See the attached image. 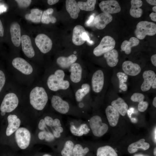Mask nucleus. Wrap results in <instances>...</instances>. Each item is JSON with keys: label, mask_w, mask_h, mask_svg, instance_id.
Returning <instances> with one entry per match:
<instances>
[{"label": "nucleus", "mask_w": 156, "mask_h": 156, "mask_svg": "<svg viewBox=\"0 0 156 156\" xmlns=\"http://www.w3.org/2000/svg\"><path fill=\"white\" fill-rule=\"evenodd\" d=\"M44 68L41 80L49 93L75 100L68 76L65 71L54 64L45 65Z\"/></svg>", "instance_id": "1"}, {"label": "nucleus", "mask_w": 156, "mask_h": 156, "mask_svg": "<svg viewBox=\"0 0 156 156\" xmlns=\"http://www.w3.org/2000/svg\"><path fill=\"white\" fill-rule=\"evenodd\" d=\"M10 70L12 79L24 87L31 86L41 78L43 70L40 66L20 56L11 54Z\"/></svg>", "instance_id": "2"}, {"label": "nucleus", "mask_w": 156, "mask_h": 156, "mask_svg": "<svg viewBox=\"0 0 156 156\" xmlns=\"http://www.w3.org/2000/svg\"><path fill=\"white\" fill-rule=\"evenodd\" d=\"M23 98L28 100L34 109L41 111L48 104L50 93L40 79L30 86L24 87Z\"/></svg>", "instance_id": "3"}, {"label": "nucleus", "mask_w": 156, "mask_h": 156, "mask_svg": "<svg viewBox=\"0 0 156 156\" xmlns=\"http://www.w3.org/2000/svg\"><path fill=\"white\" fill-rule=\"evenodd\" d=\"M21 48L25 59L40 66L43 64L42 55L35 46L31 35L22 29Z\"/></svg>", "instance_id": "4"}, {"label": "nucleus", "mask_w": 156, "mask_h": 156, "mask_svg": "<svg viewBox=\"0 0 156 156\" xmlns=\"http://www.w3.org/2000/svg\"><path fill=\"white\" fill-rule=\"evenodd\" d=\"M49 100L52 108L60 114L78 116L86 115V113L59 94L50 93Z\"/></svg>", "instance_id": "5"}, {"label": "nucleus", "mask_w": 156, "mask_h": 156, "mask_svg": "<svg viewBox=\"0 0 156 156\" xmlns=\"http://www.w3.org/2000/svg\"><path fill=\"white\" fill-rule=\"evenodd\" d=\"M91 91L90 84L87 79L73 90L76 105L79 109H86Z\"/></svg>", "instance_id": "6"}, {"label": "nucleus", "mask_w": 156, "mask_h": 156, "mask_svg": "<svg viewBox=\"0 0 156 156\" xmlns=\"http://www.w3.org/2000/svg\"><path fill=\"white\" fill-rule=\"evenodd\" d=\"M68 70V77L72 90L87 79V71L79 63L76 62L73 64Z\"/></svg>", "instance_id": "7"}, {"label": "nucleus", "mask_w": 156, "mask_h": 156, "mask_svg": "<svg viewBox=\"0 0 156 156\" xmlns=\"http://www.w3.org/2000/svg\"><path fill=\"white\" fill-rule=\"evenodd\" d=\"M22 29L19 21L12 19L9 26V32L12 45L11 54L20 55L21 48Z\"/></svg>", "instance_id": "8"}, {"label": "nucleus", "mask_w": 156, "mask_h": 156, "mask_svg": "<svg viewBox=\"0 0 156 156\" xmlns=\"http://www.w3.org/2000/svg\"><path fill=\"white\" fill-rule=\"evenodd\" d=\"M31 36L33 42L38 50L42 54H47L50 53L53 47V42L47 35L42 33H37L32 31Z\"/></svg>", "instance_id": "9"}, {"label": "nucleus", "mask_w": 156, "mask_h": 156, "mask_svg": "<svg viewBox=\"0 0 156 156\" xmlns=\"http://www.w3.org/2000/svg\"><path fill=\"white\" fill-rule=\"evenodd\" d=\"M156 33V25L153 22L141 21L137 25L135 31V36L138 39H144L146 35L153 36Z\"/></svg>", "instance_id": "10"}, {"label": "nucleus", "mask_w": 156, "mask_h": 156, "mask_svg": "<svg viewBox=\"0 0 156 156\" xmlns=\"http://www.w3.org/2000/svg\"><path fill=\"white\" fill-rule=\"evenodd\" d=\"M89 124L93 134L97 137L103 136L108 129V125L103 122L101 117L98 115L92 116L90 119Z\"/></svg>", "instance_id": "11"}, {"label": "nucleus", "mask_w": 156, "mask_h": 156, "mask_svg": "<svg viewBox=\"0 0 156 156\" xmlns=\"http://www.w3.org/2000/svg\"><path fill=\"white\" fill-rule=\"evenodd\" d=\"M116 42L112 37L107 36L102 39L99 44L93 50L94 55L97 57L100 56L114 49Z\"/></svg>", "instance_id": "12"}, {"label": "nucleus", "mask_w": 156, "mask_h": 156, "mask_svg": "<svg viewBox=\"0 0 156 156\" xmlns=\"http://www.w3.org/2000/svg\"><path fill=\"white\" fill-rule=\"evenodd\" d=\"M105 76L103 71L97 70L92 74L90 83L91 91L96 94H99L103 90L104 84Z\"/></svg>", "instance_id": "13"}, {"label": "nucleus", "mask_w": 156, "mask_h": 156, "mask_svg": "<svg viewBox=\"0 0 156 156\" xmlns=\"http://www.w3.org/2000/svg\"><path fill=\"white\" fill-rule=\"evenodd\" d=\"M15 137L18 146L22 149H25L29 146L31 135L29 131L24 127L19 128L16 131Z\"/></svg>", "instance_id": "14"}, {"label": "nucleus", "mask_w": 156, "mask_h": 156, "mask_svg": "<svg viewBox=\"0 0 156 156\" xmlns=\"http://www.w3.org/2000/svg\"><path fill=\"white\" fill-rule=\"evenodd\" d=\"M75 51L68 56L60 55L56 58L54 64L59 68L65 70H68L71 65L76 62L78 57Z\"/></svg>", "instance_id": "15"}, {"label": "nucleus", "mask_w": 156, "mask_h": 156, "mask_svg": "<svg viewBox=\"0 0 156 156\" xmlns=\"http://www.w3.org/2000/svg\"><path fill=\"white\" fill-rule=\"evenodd\" d=\"M99 6L103 12L110 14L117 13L121 10L118 2L114 0L102 1L99 3Z\"/></svg>", "instance_id": "16"}, {"label": "nucleus", "mask_w": 156, "mask_h": 156, "mask_svg": "<svg viewBox=\"0 0 156 156\" xmlns=\"http://www.w3.org/2000/svg\"><path fill=\"white\" fill-rule=\"evenodd\" d=\"M112 16L110 14L103 12L95 17L94 24L97 29H102L112 21Z\"/></svg>", "instance_id": "17"}, {"label": "nucleus", "mask_w": 156, "mask_h": 156, "mask_svg": "<svg viewBox=\"0 0 156 156\" xmlns=\"http://www.w3.org/2000/svg\"><path fill=\"white\" fill-rule=\"evenodd\" d=\"M8 125L6 133L7 136L11 135L19 128L21 124L20 120L16 115L10 114L7 118Z\"/></svg>", "instance_id": "18"}, {"label": "nucleus", "mask_w": 156, "mask_h": 156, "mask_svg": "<svg viewBox=\"0 0 156 156\" xmlns=\"http://www.w3.org/2000/svg\"><path fill=\"white\" fill-rule=\"evenodd\" d=\"M122 69L125 74L131 76H135L141 72V68L137 64L129 61H126L122 64Z\"/></svg>", "instance_id": "19"}, {"label": "nucleus", "mask_w": 156, "mask_h": 156, "mask_svg": "<svg viewBox=\"0 0 156 156\" xmlns=\"http://www.w3.org/2000/svg\"><path fill=\"white\" fill-rule=\"evenodd\" d=\"M142 76L144 81L141 86V89L142 91L146 92L151 88L156 75L153 71L148 70L144 71Z\"/></svg>", "instance_id": "20"}, {"label": "nucleus", "mask_w": 156, "mask_h": 156, "mask_svg": "<svg viewBox=\"0 0 156 156\" xmlns=\"http://www.w3.org/2000/svg\"><path fill=\"white\" fill-rule=\"evenodd\" d=\"M105 112L109 125L113 127L116 126L118 122L120 114L112 105H109L106 107Z\"/></svg>", "instance_id": "21"}, {"label": "nucleus", "mask_w": 156, "mask_h": 156, "mask_svg": "<svg viewBox=\"0 0 156 156\" xmlns=\"http://www.w3.org/2000/svg\"><path fill=\"white\" fill-rule=\"evenodd\" d=\"M86 32L84 27L80 25L76 26L73 30L72 40L76 45L80 46L85 42L83 38V33Z\"/></svg>", "instance_id": "22"}, {"label": "nucleus", "mask_w": 156, "mask_h": 156, "mask_svg": "<svg viewBox=\"0 0 156 156\" xmlns=\"http://www.w3.org/2000/svg\"><path fill=\"white\" fill-rule=\"evenodd\" d=\"M69 129L73 135L78 137L87 134L90 130L88 125L85 123H81L78 126L71 124L69 126Z\"/></svg>", "instance_id": "23"}, {"label": "nucleus", "mask_w": 156, "mask_h": 156, "mask_svg": "<svg viewBox=\"0 0 156 156\" xmlns=\"http://www.w3.org/2000/svg\"><path fill=\"white\" fill-rule=\"evenodd\" d=\"M43 11L37 8L31 9L29 12L24 15V18L27 21L31 23L38 24L41 22Z\"/></svg>", "instance_id": "24"}, {"label": "nucleus", "mask_w": 156, "mask_h": 156, "mask_svg": "<svg viewBox=\"0 0 156 156\" xmlns=\"http://www.w3.org/2000/svg\"><path fill=\"white\" fill-rule=\"evenodd\" d=\"M66 8L71 18L76 19L78 18L80 10L75 0H66Z\"/></svg>", "instance_id": "25"}, {"label": "nucleus", "mask_w": 156, "mask_h": 156, "mask_svg": "<svg viewBox=\"0 0 156 156\" xmlns=\"http://www.w3.org/2000/svg\"><path fill=\"white\" fill-rule=\"evenodd\" d=\"M145 141L144 139L142 138L130 144L127 148L129 153L130 154L136 152L139 149H142L144 150L148 149L150 145L148 143L145 142Z\"/></svg>", "instance_id": "26"}, {"label": "nucleus", "mask_w": 156, "mask_h": 156, "mask_svg": "<svg viewBox=\"0 0 156 156\" xmlns=\"http://www.w3.org/2000/svg\"><path fill=\"white\" fill-rule=\"evenodd\" d=\"M131 7L129 13L134 18L140 17L143 13V10L140 8L142 5V2L140 0H132L131 2Z\"/></svg>", "instance_id": "27"}, {"label": "nucleus", "mask_w": 156, "mask_h": 156, "mask_svg": "<svg viewBox=\"0 0 156 156\" xmlns=\"http://www.w3.org/2000/svg\"><path fill=\"white\" fill-rule=\"evenodd\" d=\"M111 105L122 116H124L126 115L128 110V106L122 98L119 97L113 101Z\"/></svg>", "instance_id": "28"}, {"label": "nucleus", "mask_w": 156, "mask_h": 156, "mask_svg": "<svg viewBox=\"0 0 156 156\" xmlns=\"http://www.w3.org/2000/svg\"><path fill=\"white\" fill-rule=\"evenodd\" d=\"M103 56L109 66L112 67L117 65L118 61V53L116 50L113 49L105 53Z\"/></svg>", "instance_id": "29"}, {"label": "nucleus", "mask_w": 156, "mask_h": 156, "mask_svg": "<svg viewBox=\"0 0 156 156\" xmlns=\"http://www.w3.org/2000/svg\"><path fill=\"white\" fill-rule=\"evenodd\" d=\"M139 42V40L137 38L131 37L129 41L125 40L122 42L121 49L126 54H129L131 52V48L138 45Z\"/></svg>", "instance_id": "30"}, {"label": "nucleus", "mask_w": 156, "mask_h": 156, "mask_svg": "<svg viewBox=\"0 0 156 156\" xmlns=\"http://www.w3.org/2000/svg\"><path fill=\"white\" fill-rule=\"evenodd\" d=\"M54 10L52 8H49L43 12L41 22L44 24H48L50 23L54 24L56 22V18L52 15Z\"/></svg>", "instance_id": "31"}, {"label": "nucleus", "mask_w": 156, "mask_h": 156, "mask_svg": "<svg viewBox=\"0 0 156 156\" xmlns=\"http://www.w3.org/2000/svg\"><path fill=\"white\" fill-rule=\"evenodd\" d=\"M96 156H118V155L113 148L106 145L99 147L97 149Z\"/></svg>", "instance_id": "32"}, {"label": "nucleus", "mask_w": 156, "mask_h": 156, "mask_svg": "<svg viewBox=\"0 0 156 156\" xmlns=\"http://www.w3.org/2000/svg\"><path fill=\"white\" fill-rule=\"evenodd\" d=\"M61 151L62 156H73V150L75 143L71 139L66 140L64 142Z\"/></svg>", "instance_id": "33"}, {"label": "nucleus", "mask_w": 156, "mask_h": 156, "mask_svg": "<svg viewBox=\"0 0 156 156\" xmlns=\"http://www.w3.org/2000/svg\"><path fill=\"white\" fill-rule=\"evenodd\" d=\"M89 151V149L88 147H84L80 143H75L73 156H85Z\"/></svg>", "instance_id": "34"}, {"label": "nucleus", "mask_w": 156, "mask_h": 156, "mask_svg": "<svg viewBox=\"0 0 156 156\" xmlns=\"http://www.w3.org/2000/svg\"><path fill=\"white\" fill-rule=\"evenodd\" d=\"M96 2V0H88L86 2L79 1L77 4L80 10L89 11L94 10Z\"/></svg>", "instance_id": "35"}, {"label": "nucleus", "mask_w": 156, "mask_h": 156, "mask_svg": "<svg viewBox=\"0 0 156 156\" xmlns=\"http://www.w3.org/2000/svg\"><path fill=\"white\" fill-rule=\"evenodd\" d=\"M117 76L119 80L120 88L123 91H126L127 89V85L125 82L128 79V76L125 73L120 72L117 74Z\"/></svg>", "instance_id": "36"}, {"label": "nucleus", "mask_w": 156, "mask_h": 156, "mask_svg": "<svg viewBox=\"0 0 156 156\" xmlns=\"http://www.w3.org/2000/svg\"><path fill=\"white\" fill-rule=\"evenodd\" d=\"M14 1L17 3L18 7L22 9L27 8L30 5L32 2L31 0H15Z\"/></svg>", "instance_id": "37"}, {"label": "nucleus", "mask_w": 156, "mask_h": 156, "mask_svg": "<svg viewBox=\"0 0 156 156\" xmlns=\"http://www.w3.org/2000/svg\"><path fill=\"white\" fill-rule=\"evenodd\" d=\"M144 96L142 94L135 93L131 96V99L133 101L140 103L144 101Z\"/></svg>", "instance_id": "38"}, {"label": "nucleus", "mask_w": 156, "mask_h": 156, "mask_svg": "<svg viewBox=\"0 0 156 156\" xmlns=\"http://www.w3.org/2000/svg\"><path fill=\"white\" fill-rule=\"evenodd\" d=\"M6 82L5 74L3 70H0V93L5 85Z\"/></svg>", "instance_id": "39"}, {"label": "nucleus", "mask_w": 156, "mask_h": 156, "mask_svg": "<svg viewBox=\"0 0 156 156\" xmlns=\"http://www.w3.org/2000/svg\"><path fill=\"white\" fill-rule=\"evenodd\" d=\"M148 105V102L143 101L139 103L138 105V109L140 112H143L147 109Z\"/></svg>", "instance_id": "40"}, {"label": "nucleus", "mask_w": 156, "mask_h": 156, "mask_svg": "<svg viewBox=\"0 0 156 156\" xmlns=\"http://www.w3.org/2000/svg\"><path fill=\"white\" fill-rule=\"evenodd\" d=\"M44 119L46 125L50 127H53V119L52 117L49 116H46Z\"/></svg>", "instance_id": "41"}, {"label": "nucleus", "mask_w": 156, "mask_h": 156, "mask_svg": "<svg viewBox=\"0 0 156 156\" xmlns=\"http://www.w3.org/2000/svg\"><path fill=\"white\" fill-rule=\"evenodd\" d=\"M55 138L52 133L50 131H47L46 136L45 138L46 141L50 142L53 141Z\"/></svg>", "instance_id": "42"}, {"label": "nucleus", "mask_w": 156, "mask_h": 156, "mask_svg": "<svg viewBox=\"0 0 156 156\" xmlns=\"http://www.w3.org/2000/svg\"><path fill=\"white\" fill-rule=\"evenodd\" d=\"M94 14L91 15L88 20L86 22L85 24L88 26H90L94 24Z\"/></svg>", "instance_id": "43"}, {"label": "nucleus", "mask_w": 156, "mask_h": 156, "mask_svg": "<svg viewBox=\"0 0 156 156\" xmlns=\"http://www.w3.org/2000/svg\"><path fill=\"white\" fill-rule=\"evenodd\" d=\"M44 119H41L38 124V127L40 130L44 131L47 128Z\"/></svg>", "instance_id": "44"}, {"label": "nucleus", "mask_w": 156, "mask_h": 156, "mask_svg": "<svg viewBox=\"0 0 156 156\" xmlns=\"http://www.w3.org/2000/svg\"><path fill=\"white\" fill-rule=\"evenodd\" d=\"M62 126V122L60 119L56 118L53 119L52 126L54 127Z\"/></svg>", "instance_id": "45"}, {"label": "nucleus", "mask_w": 156, "mask_h": 156, "mask_svg": "<svg viewBox=\"0 0 156 156\" xmlns=\"http://www.w3.org/2000/svg\"><path fill=\"white\" fill-rule=\"evenodd\" d=\"M47 131L46 130L42 131L40 132L38 134V137L41 140H43L45 139Z\"/></svg>", "instance_id": "46"}, {"label": "nucleus", "mask_w": 156, "mask_h": 156, "mask_svg": "<svg viewBox=\"0 0 156 156\" xmlns=\"http://www.w3.org/2000/svg\"><path fill=\"white\" fill-rule=\"evenodd\" d=\"M4 29L2 22L0 19V37H3L4 36Z\"/></svg>", "instance_id": "47"}, {"label": "nucleus", "mask_w": 156, "mask_h": 156, "mask_svg": "<svg viewBox=\"0 0 156 156\" xmlns=\"http://www.w3.org/2000/svg\"><path fill=\"white\" fill-rule=\"evenodd\" d=\"M151 60L153 64L155 66H156V55H153L151 57Z\"/></svg>", "instance_id": "48"}, {"label": "nucleus", "mask_w": 156, "mask_h": 156, "mask_svg": "<svg viewBox=\"0 0 156 156\" xmlns=\"http://www.w3.org/2000/svg\"><path fill=\"white\" fill-rule=\"evenodd\" d=\"M151 19L153 21H156V13L155 12H152L149 15Z\"/></svg>", "instance_id": "49"}, {"label": "nucleus", "mask_w": 156, "mask_h": 156, "mask_svg": "<svg viewBox=\"0 0 156 156\" xmlns=\"http://www.w3.org/2000/svg\"><path fill=\"white\" fill-rule=\"evenodd\" d=\"M58 0H48L47 3L50 5H54L59 1Z\"/></svg>", "instance_id": "50"}, {"label": "nucleus", "mask_w": 156, "mask_h": 156, "mask_svg": "<svg viewBox=\"0 0 156 156\" xmlns=\"http://www.w3.org/2000/svg\"><path fill=\"white\" fill-rule=\"evenodd\" d=\"M134 109L133 108H130L127 110V112L129 117L131 118V114L133 112Z\"/></svg>", "instance_id": "51"}, {"label": "nucleus", "mask_w": 156, "mask_h": 156, "mask_svg": "<svg viewBox=\"0 0 156 156\" xmlns=\"http://www.w3.org/2000/svg\"><path fill=\"white\" fill-rule=\"evenodd\" d=\"M147 2L149 4L154 5H156V1L155 0H146Z\"/></svg>", "instance_id": "52"}, {"label": "nucleus", "mask_w": 156, "mask_h": 156, "mask_svg": "<svg viewBox=\"0 0 156 156\" xmlns=\"http://www.w3.org/2000/svg\"><path fill=\"white\" fill-rule=\"evenodd\" d=\"M151 87L153 89H155L156 88V77H155Z\"/></svg>", "instance_id": "53"}, {"label": "nucleus", "mask_w": 156, "mask_h": 156, "mask_svg": "<svg viewBox=\"0 0 156 156\" xmlns=\"http://www.w3.org/2000/svg\"><path fill=\"white\" fill-rule=\"evenodd\" d=\"M153 104L154 107H156V97H155L153 99Z\"/></svg>", "instance_id": "54"}, {"label": "nucleus", "mask_w": 156, "mask_h": 156, "mask_svg": "<svg viewBox=\"0 0 156 156\" xmlns=\"http://www.w3.org/2000/svg\"><path fill=\"white\" fill-rule=\"evenodd\" d=\"M133 156H150L147 155H145L142 154H137L134 155Z\"/></svg>", "instance_id": "55"}, {"label": "nucleus", "mask_w": 156, "mask_h": 156, "mask_svg": "<svg viewBox=\"0 0 156 156\" xmlns=\"http://www.w3.org/2000/svg\"><path fill=\"white\" fill-rule=\"evenodd\" d=\"M153 154L155 156H156V148L155 147L153 151Z\"/></svg>", "instance_id": "56"}, {"label": "nucleus", "mask_w": 156, "mask_h": 156, "mask_svg": "<svg viewBox=\"0 0 156 156\" xmlns=\"http://www.w3.org/2000/svg\"><path fill=\"white\" fill-rule=\"evenodd\" d=\"M152 10H153L155 12V13L156 12V6H154L152 8Z\"/></svg>", "instance_id": "57"}, {"label": "nucleus", "mask_w": 156, "mask_h": 156, "mask_svg": "<svg viewBox=\"0 0 156 156\" xmlns=\"http://www.w3.org/2000/svg\"><path fill=\"white\" fill-rule=\"evenodd\" d=\"M42 156H52L48 154H45L42 155Z\"/></svg>", "instance_id": "58"}, {"label": "nucleus", "mask_w": 156, "mask_h": 156, "mask_svg": "<svg viewBox=\"0 0 156 156\" xmlns=\"http://www.w3.org/2000/svg\"><path fill=\"white\" fill-rule=\"evenodd\" d=\"M3 8V7L2 8ZM0 8H1L0 7ZM1 9H1V8H0V10H1Z\"/></svg>", "instance_id": "59"}]
</instances>
